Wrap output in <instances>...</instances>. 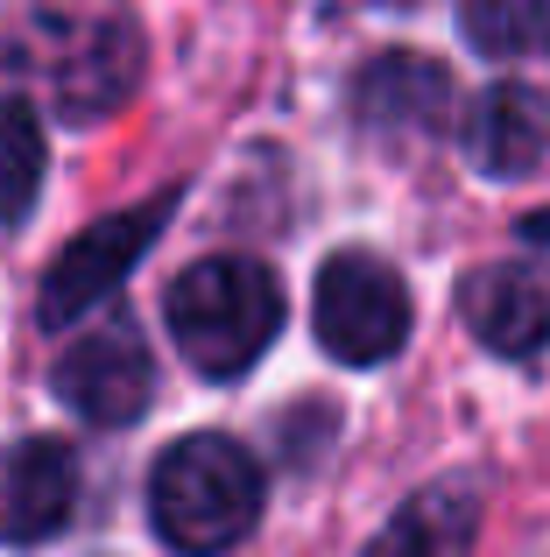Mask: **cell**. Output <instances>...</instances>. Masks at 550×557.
<instances>
[{
    "label": "cell",
    "instance_id": "cell-1",
    "mask_svg": "<svg viewBox=\"0 0 550 557\" xmlns=\"http://www.w3.org/2000/svg\"><path fill=\"white\" fill-rule=\"evenodd\" d=\"M8 71L57 121H71V127L107 121L141 85V28L107 8L99 14H78V8L22 14L8 36Z\"/></svg>",
    "mask_w": 550,
    "mask_h": 557
},
{
    "label": "cell",
    "instance_id": "cell-2",
    "mask_svg": "<svg viewBox=\"0 0 550 557\" xmlns=\"http://www.w3.org/2000/svg\"><path fill=\"white\" fill-rule=\"evenodd\" d=\"M283 311H289L283 283H275V269H268V261H254V255L191 261V269L170 283V297H163L170 339H177V354L191 360L205 381L248 374L254 360L275 346Z\"/></svg>",
    "mask_w": 550,
    "mask_h": 557
},
{
    "label": "cell",
    "instance_id": "cell-3",
    "mask_svg": "<svg viewBox=\"0 0 550 557\" xmlns=\"http://www.w3.org/2000/svg\"><path fill=\"white\" fill-rule=\"evenodd\" d=\"M149 522L170 550L220 557L262 522V466L226 431H198L155 459L149 473Z\"/></svg>",
    "mask_w": 550,
    "mask_h": 557
},
{
    "label": "cell",
    "instance_id": "cell-4",
    "mask_svg": "<svg viewBox=\"0 0 550 557\" xmlns=\"http://www.w3.org/2000/svg\"><path fill=\"white\" fill-rule=\"evenodd\" d=\"M311 318H317V339H325L332 360L382 368L410 339V289H402V275L382 255H332L317 269Z\"/></svg>",
    "mask_w": 550,
    "mask_h": 557
},
{
    "label": "cell",
    "instance_id": "cell-5",
    "mask_svg": "<svg viewBox=\"0 0 550 557\" xmlns=\"http://www.w3.org/2000/svg\"><path fill=\"white\" fill-rule=\"evenodd\" d=\"M163 219H170V190H163V198H149V205H135V212H113V219H99V226H85L78 240L50 261V275H42V304H36L42 325H50V332L57 325H78L92 304H107L113 283L149 255V240H155Z\"/></svg>",
    "mask_w": 550,
    "mask_h": 557
},
{
    "label": "cell",
    "instance_id": "cell-6",
    "mask_svg": "<svg viewBox=\"0 0 550 557\" xmlns=\"http://www.w3.org/2000/svg\"><path fill=\"white\" fill-rule=\"evenodd\" d=\"M459 325L501 360H537L550 346V261H487L459 283Z\"/></svg>",
    "mask_w": 550,
    "mask_h": 557
},
{
    "label": "cell",
    "instance_id": "cell-7",
    "mask_svg": "<svg viewBox=\"0 0 550 557\" xmlns=\"http://www.w3.org/2000/svg\"><path fill=\"white\" fill-rule=\"evenodd\" d=\"M57 395H64V403L78 409L85 423H107V431H121V423H135L141 409H149V395H155V360H149V346H141L127 325L85 332V339L71 346L64 360H57Z\"/></svg>",
    "mask_w": 550,
    "mask_h": 557
},
{
    "label": "cell",
    "instance_id": "cell-8",
    "mask_svg": "<svg viewBox=\"0 0 550 557\" xmlns=\"http://www.w3.org/2000/svg\"><path fill=\"white\" fill-rule=\"evenodd\" d=\"M78 508V459L64 437L0 445V544H42Z\"/></svg>",
    "mask_w": 550,
    "mask_h": 557
},
{
    "label": "cell",
    "instance_id": "cell-9",
    "mask_svg": "<svg viewBox=\"0 0 550 557\" xmlns=\"http://www.w3.org/2000/svg\"><path fill=\"white\" fill-rule=\"evenodd\" d=\"M466 156L480 177H529V170L550 156V99L537 92V85H487L480 107H473L466 121Z\"/></svg>",
    "mask_w": 550,
    "mask_h": 557
},
{
    "label": "cell",
    "instance_id": "cell-10",
    "mask_svg": "<svg viewBox=\"0 0 550 557\" xmlns=\"http://www.w3.org/2000/svg\"><path fill=\"white\" fill-rule=\"evenodd\" d=\"M42 190V121L28 99H0V226L28 219Z\"/></svg>",
    "mask_w": 550,
    "mask_h": 557
},
{
    "label": "cell",
    "instance_id": "cell-11",
    "mask_svg": "<svg viewBox=\"0 0 550 557\" xmlns=\"http://www.w3.org/2000/svg\"><path fill=\"white\" fill-rule=\"evenodd\" d=\"M459 36L480 57H529V50H550V8H537V0H480V8L459 14Z\"/></svg>",
    "mask_w": 550,
    "mask_h": 557
},
{
    "label": "cell",
    "instance_id": "cell-12",
    "mask_svg": "<svg viewBox=\"0 0 550 557\" xmlns=\"http://www.w3.org/2000/svg\"><path fill=\"white\" fill-rule=\"evenodd\" d=\"M529 240H550V212H537V219H529Z\"/></svg>",
    "mask_w": 550,
    "mask_h": 557
}]
</instances>
